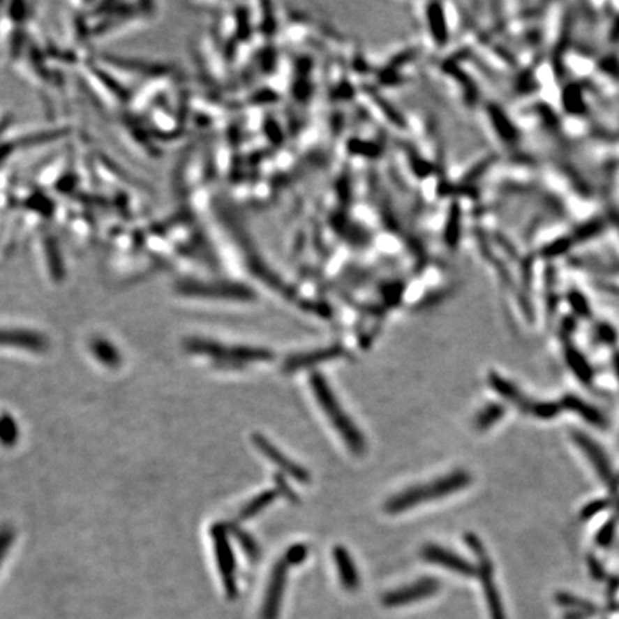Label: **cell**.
<instances>
[{
	"instance_id": "obj_1",
	"label": "cell",
	"mask_w": 619,
	"mask_h": 619,
	"mask_svg": "<svg viewBox=\"0 0 619 619\" xmlns=\"http://www.w3.org/2000/svg\"><path fill=\"white\" fill-rule=\"evenodd\" d=\"M310 385L320 408L325 410L331 426L336 428V432L340 435L350 452L355 454H363L367 449L366 439L355 422L348 417L345 410L341 408L340 401L329 386L325 375L321 373H313Z\"/></svg>"
},
{
	"instance_id": "obj_2",
	"label": "cell",
	"mask_w": 619,
	"mask_h": 619,
	"mask_svg": "<svg viewBox=\"0 0 619 619\" xmlns=\"http://www.w3.org/2000/svg\"><path fill=\"white\" fill-rule=\"evenodd\" d=\"M470 480L472 477L468 472H465L463 469H457L446 476L433 480L432 483L420 484V486L400 492L386 502L385 510L390 515L406 512V510L416 507L424 502L442 499L457 491H462L469 486Z\"/></svg>"
},
{
	"instance_id": "obj_3",
	"label": "cell",
	"mask_w": 619,
	"mask_h": 619,
	"mask_svg": "<svg viewBox=\"0 0 619 619\" xmlns=\"http://www.w3.org/2000/svg\"><path fill=\"white\" fill-rule=\"evenodd\" d=\"M185 350L193 355L208 356L212 359L214 366L227 370L244 368V366L248 363L270 361L274 357V355L267 348L247 345L225 347L221 343L201 337L188 338L185 341Z\"/></svg>"
},
{
	"instance_id": "obj_4",
	"label": "cell",
	"mask_w": 619,
	"mask_h": 619,
	"mask_svg": "<svg viewBox=\"0 0 619 619\" xmlns=\"http://www.w3.org/2000/svg\"><path fill=\"white\" fill-rule=\"evenodd\" d=\"M465 542L470 548V551H473L475 556L479 560L477 575L480 578L492 619H506V615H505V611H503V606H502V602L499 598V592L495 586L492 563L486 555V551H484L483 544L479 541V537L473 533L465 535Z\"/></svg>"
},
{
	"instance_id": "obj_5",
	"label": "cell",
	"mask_w": 619,
	"mask_h": 619,
	"mask_svg": "<svg viewBox=\"0 0 619 619\" xmlns=\"http://www.w3.org/2000/svg\"><path fill=\"white\" fill-rule=\"evenodd\" d=\"M211 537L214 545V553L217 558V565L224 583L225 594L230 599H234L238 594L237 576H235V556L230 544L228 529L224 525H214L211 529Z\"/></svg>"
},
{
	"instance_id": "obj_6",
	"label": "cell",
	"mask_w": 619,
	"mask_h": 619,
	"mask_svg": "<svg viewBox=\"0 0 619 619\" xmlns=\"http://www.w3.org/2000/svg\"><path fill=\"white\" fill-rule=\"evenodd\" d=\"M177 291L182 295L204 299L225 300H250L253 292L242 285L228 283H202L195 280H182L177 284Z\"/></svg>"
},
{
	"instance_id": "obj_7",
	"label": "cell",
	"mask_w": 619,
	"mask_h": 619,
	"mask_svg": "<svg viewBox=\"0 0 619 619\" xmlns=\"http://www.w3.org/2000/svg\"><path fill=\"white\" fill-rule=\"evenodd\" d=\"M288 568L290 565L284 556L274 565L270 581H268V586L265 590V598L261 609V619H278Z\"/></svg>"
},
{
	"instance_id": "obj_8",
	"label": "cell",
	"mask_w": 619,
	"mask_h": 619,
	"mask_svg": "<svg viewBox=\"0 0 619 619\" xmlns=\"http://www.w3.org/2000/svg\"><path fill=\"white\" fill-rule=\"evenodd\" d=\"M439 589H440V582L438 579L423 578L409 586L387 592V594L383 597V604L389 608L413 604L430 598L432 595H435Z\"/></svg>"
},
{
	"instance_id": "obj_9",
	"label": "cell",
	"mask_w": 619,
	"mask_h": 619,
	"mask_svg": "<svg viewBox=\"0 0 619 619\" xmlns=\"http://www.w3.org/2000/svg\"><path fill=\"white\" fill-rule=\"evenodd\" d=\"M422 558L428 563L439 565V567L453 571L457 575L468 578L477 575V568L473 567L469 560L439 545H426L422 549Z\"/></svg>"
},
{
	"instance_id": "obj_10",
	"label": "cell",
	"mask_w": 619,
	"mask_h": 619,
	"mask_svg": "<svg viewBox=\"0 0 619 619\" xmlns=\"http://www.w3.org/2000/svg\"><path fill=\"white\" fill-rule=\"evenodd\" d=\"M253 442L267 459L274 463L277 468H280L284 473H287L288 476H291L292 479L300 483H308V480L311 479L310 473L300 465L292 462L288 456H285L280 449H277L270 440L265 439L262 435H254Z\"/></svg>"
},
{
	"instance_id": "obj_11",
	"label": "cell",
	"mask_w": 619,
	"mask_h": 619,
	"mask_svg": "<svg viewBox=\"0 0 619 619\" xmlns=\"http://www.w3.org/2000/svg\"><path fill=\"white\" fill-rule=\"evenodd\" d=\"M0 345L43 353L49 347V341L45 336L36 331L22 329H0Z\"/></svg>"
},
{
	"instance_id": "obj_12",
	"label": "cell",
	"mask_w": 619,
	"mask_h": 619,
	"mask_svg": "<svg viewBox=\"0 0 619 619\" xmlns=\"http://www.w3.org/2000/svg\"><path fill=\"white\" fill-rule=\"evenodd\" d=\"M343 355H344V348L341 345L318 348V350H314V352H308V353H303V355H294V356L288 357L283 364V370L285 373L306 370V368H310V367L317 366L320 363H326L330 360L340 359V357H343Z\"/></svg>"
},
{
	"instance_id": "obj_13",
	"label": "cell",
	"mask_w": 619,
	"mask_h": 619,
	"mask_svg": "<svg viewBox=\"0 0 619 619\" xmlns=\"http://www.w3.org/2000/svg\"><path fill=\"white\" fill-rule=\"evenodd\" d=\"M333 556L343 588L347 590H357L360 586L359 571L347 549L343 546H336Z\"/></svg>"
},
{
	"instance_id": "obj_14",
	"label": "cell",
	"mask_w": 619,
	"mask_h": 619,
	"mask_svg": "<svg viewBox=\"0 0 619 619\" xmlns=\"http://www.w3.org/2000/svg\"><path fill=\"white\" fill-rule=\"evenodd\" d=\"M89 347H91V352L94 353L95 359L99 360L102 364L111 367V368H117L121 366L122 356L119 353V350L117 348V345H114L111 341H107L106 338L96 337L91 341Z\"/></svg>"
},
{
	"instance_id": "obj_15",
	"label": "cell",
	"mask_w": 619,
	"mask_h": 619,
	"mask_svg": "<svg viewBox=\"0 0 619 619\" xmlns=\"http://www.w3.org/2000/svg\"><path fill=\"white\" fill-rule=\"evenodd\" d=\"M277 491H265L261 492L260 495H257L254 499H251L250 502H247V505L239 510L238 514V519L239 521H248L251 518H254L255 515H258L261 510H264L268 505H271L276 498H277Z\"/></svg>"
},
{
	"instance_id": "obj_16",
	"label": "cell",
	"mask_w": 619,
	"mask_h": 619,
	"mask_svg": "<svg viewBox=\"0 0 619 619\" xmlns=\"http://www.w3.org/2000/svg\"><path fill=\"white\" fill-rule=\"evenodd\" d=\"M112 64L125 68L129 72H135L140 75H149V76H155V75H164L167 73V68L163 65L158 64H151V62H145V61H135V59H126V58H115L112 57L111 59Z\"/></svg>"
},
{
	"instance_id": "obj_17",
	"label": "cell",
	"mask_w": 619,
	"mask_h": 619,
	"mask_svg": "<svg viewBox=\"0 0 619 619\" xmlns=\"http://www.w3.org/2000/svg\"><path fill=\"white\" fill-rule=\"evenodd\" d=\"M19 439V427L13 416L9 413L0 415V443L6 447L16 445Z\"/></svg>"
},
{
	"instance_id": "obj_18",
	"label": "cell",
	"mask_w": 619,
	"mask_h": 619,
	"mask_svg": "<svg viewBox=\"0 0 619 619\" xmlns=\"http://www.w3.org/2000/svg\"><path fill=\"white\" fill-rule=\"evenodd\" d=\"M45 246H46V253H47V261H49V270L52 277L55 278L57 281L64 278V264L61 260V254H59V248L57 246V241L53 239L52 237H47L45 239Z\"/></svg>"
},
{
	"instance_id": "obj_19",
	"label": "cell",
	"mask_w": 619,
	"mask_h": 619,
	"mask_svg": "<svg viewBox=\"0 0 619 619\" xmlns=\"http://www.w3.org/2000/svg\"><path fill=\"white\" fill-rule=\"evenodd\" d=\"M228 530L234 535L235 539L238 541V544L244 549L246 555L251 559V560H257L260 558V546L258 544L254 541V537H251L246 530H242L241 528H238L237 525H230Z\"/></svg>"
},
{
	"instance_id": "obj_20",
	"label": "cell",
	"mask_w": 619,
	"mask_h": 619,
	"mask_svg": "<svg viewBox=\"0 0 619 619\" xmlns=\"http://www.w3.org/2000/svg\"><path fill=\"white\" fill-rule=\"evenodd\" d=\"M68 130L66 129H50V130H42V132H36L32 133V135L24 137L20 141V145L23 147H31L35 144H45V142H52L59 140V137L66 135Z\"/></svg>"
},
{
	"instance_id": "obj_21",
	"label": "cell",
	"mask_w": 619,
	"mask_h": 619,
	"mask_svg": "<svg viewBox=\"0 0 619 619\" xmlns=\"http://www.w3.org/2000/svg\"><path fill=\"white\" fill-rule=\"evenodd\" d=\"M503 416V408L499 405H489L486 409H483L479 416L476 417V427L479 430H486L493 423H496Z\"/></svg>"
},
{
	"instance_id": "obj_22",
	"label": "cell",
	"mask_w": 619,
	"mask_h": 619,
	"mask_svg": "<svg viewBox=\"0 0 619 619\" xmlns=\"http://www.w3.org/2000/svg\"><path fill=\"white\" fill-rule=\"evenodd\" d=\"M15 530L10 526H2L0 528V565H2L3 559L6 558L9 548L15 542Z\"/></svg>"
},
{
	"instance_id": "obj_23",
	"label": "cell",
	"mask_w": 619,
	"mask_h": 619,
	"mask_svg": "<svg viewBox=\"0 0 619 619\" xmlns=\"http://www.w3.org/2000/svg\"><path fill=\"white\" fill-rule=\"evenodd\" d=\"M307 555H308V549H307V546L299 544V545H292V546L285 552L284 558H285V560L288 562L290 567H295V565L303 563V562L306 560Z\"/></svg>"
},
{
	"instance_id": "obj_24",
	"label": "cell",
	"mask_w": 619,
	"mask_h": 619,
	"mask_svg": "<svg viewBox=\"0 0 619 619\" xmlns=\"http://www.w3.org/2000/svg\"><path fill=\"white\" fill-rule=\"evenodd\" d=\"M274 480H276V484H277V492H278V493H283V495H284L288 500H291V502H299L297 495L294 493V491L288 486V483H287L280 475L274 476Z\"/></svg>"
}]
</instances>
